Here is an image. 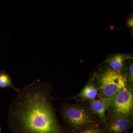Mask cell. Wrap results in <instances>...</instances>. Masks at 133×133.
<instances>
[{
    "label": "cell",
    "instance_id": "cell-1",
    "mask_svg": "<svg viewBox=\"0 0 133 133\" xmlns=\"http://www.w3.org/2000/svg\"><path fill=\"white\" fill-rule=\"evenodd\" d=\"M51 84L39 80L25 86L10 102V133H72L58 119L52 104Z\"/></svg>",
    "mask_w": 133,
    "mask_h": 133
},
{
    "label": "cell",
    "instance_id": "cell-2",
    "mask_svg": "<svg viewBox=\"0 0 133 133\" xmlns=\"http://www.w3.org/2000/svg\"><path fill=\"white\" fill-rule=\"evenodd\" d=\"M59 112L65 126L72 133H79L91 127L101 125L99 119L88 104L64 103L61 106Z\"/></svg>",
    "mask_w": 133,
    "mask_h": 133
},
{
    "label": "cell",
    "instance_id": "cell-3",
    "mask_svg": "<svg viewBox=\"0 0 133 133\" xmlns=\"http://www.w3.org/2000/svg\"><path fill=\"white\" fill-rule=\"evenodd\" d=\"M98 90V98L111 100L128 84L126 72L109 67L98 72L92 80Z\"/></svg>",
    "mask_w": 133,
    "mask_h": 133
},
{
    "label": "cell",
    "instance_id": "cell-4",
    "mask_svg": "<svg viewBox=\"0 0 133 133\" xmlns=\"http://www.w3.org/2000/svg\"><path fill=\"white\" fill-rule=\"evenodd\" d=\"M107 112L123 115L133 120V85L128 84L111 100Z\"/></svg>",
    "mask_w": 133,
    "mask_h": 133
},
{
    "label": "cell",
    "instance_id": "cell-5",
    "mask_svg": "<svg viewBox=\"0 0 133 133\" xmlns=\"http://www.w3.org/2000/svg\"><path fill=\"white\" fill-rule=\"evenodd\" d=\"M133 125V120L116 114L107 113L105 122L101 126L104 133H127Z\"/></svg>",
    "mask_w": 133,
    "mask_h": 133
},
{
    "label": "cell",
    "instance_id": "cell-6",
    "mask_svg": "<svg viewBox=\"0 0 133 133\" xmlns=\"http://www.w3.org/2000/svg\"><path fill=\"white\" fill-rule=\"evenodd\" d=\"M111 101L105 99L97 98L88 102L91 110L99 119L101 126L105 122L107 113L109 109Z\"/></svg>",
    "mask_w": 133,
    "mask_h": 133
},
{
    "label": "cell",
    "instance_id": "cell-7",
    "mask_svg": "<svg viewBox=\"0 0 133 133\" xmlns=\"http://www.w3.org/2000/svg\"><path fill=\"white\" fill-rule=\"evenodd\" d=\"M98 97V90L97 87L92 81H88L81 90L77 95L69 98H63V99H75L82 102L91 101L96 99Z\"/></svg>",
    "mask_w": 133,
    "mask_h": 133
},
{
    "label": "cell",
    "instance_id": "cell-8",
    "mask_svg": "<svg viewBox=\"0 0 133 133\" xmlns=\"http://www.w3.org/2000/svg\"><path fill=\"white\" fill-rule=\"evenodd\" d=\"M132 58L130 55L126 54H117L112 56L107 60V63L109 65L108 67L117 71H124V63L127 59Z\"/></svg>",
    "mask_w": 133,
    "mask_h": 133
},
{
    "label": "cell",
    "instance_id": "cell-9",
    "mask_svg": "<svg viewBox=\"0 0 133 133\" xmlns=\"http://www.w3.org/2000/svg\"><path fill=\"white\" fill-rule=\"evenodd\" d=\"M12 88L17 93L21 90L15 87L11 76L5 71L3 70L0 72V88Z\"/></svg>",
    "mask_w": 133,
    "mask_h": 133
},
{
    "label": "cell",
    "instance_id": "cell-10",
    "mask_svg": "<svg viewBox=\"0 0 133 133\" xmlns=\"http://www.w3.org/2000/svg\"><path fill=\"white\" fill-rule=\"evenodd\" d=\"M79 133H104L101 126L91 127L83 130Z\"/></svg>",
    "mask_w": 133,
    "mask_h": 133
},
{
    "label": "cell",
    "instance_id": "cell-11",
    "mask_svg": "<svg viewBox=\"0 0 133 133\" xmlns=\"http://www.w3.org/2000/svg\"><path fill=\"white\" fill-rule=\"evenodd\" d=\"M126 72L129 84L131 85H133V64L132 63L129 65L128 72Z\"/></svg>",
    "mask_w": 133,
    "mask_h": 133
},
{
    "label": "cell",
    "instance_id": "cell-12",
    "mask_svg": "<svg viewBox=\"0 0 133 133\" xmlns=\"http://www.w3.org/2000/svg\"><path fill=\"white\" fill-rule=\"evenodd\" d=\"M128 24L129 27L132 28L133 26V19L132 17H131L128 19L127 22Z\"/></svg>",
    "mask_w": 133,
    "mask_h": 133
},
{
    "label": "cell",
    "instance_id": "cell-13",
    "mask_svg": "<svg viewBox=\"0 0 133 133\" xmlns=\"http://www.w3.org/2000/svg\"><path fill=\"white\" fill-rule=\"evenodd\" d=\"M0 133H2L1 128V125H0Z\"/></svg>",
    "mask_w": 133,
    "mask_h": 133
},
{
    "label": "cell",
    "instance_id": "cell-14",
    "mask_svg": "<svg viewBox=\"0 0 133 133\" xmlns=\"http://www.w3.org/2000/svg\"><path fill=\"white\" fill-rule=\"evenodd\" d=\"M127 133H133L132 132H130V131H129V132H127Z\"/></svg>",
    "mask_w": 133,
    "mask_h": 133
}]
</instances>
